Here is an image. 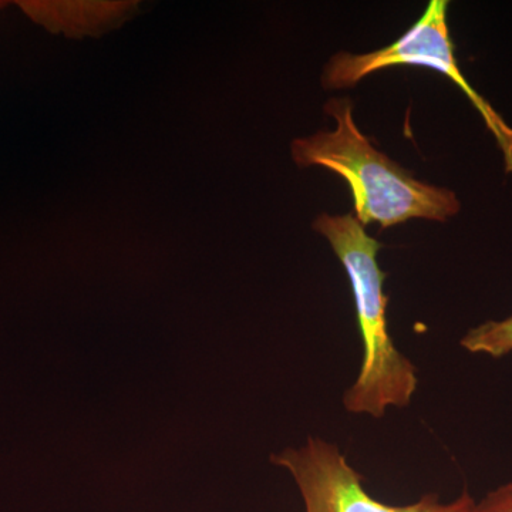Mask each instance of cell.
I'll use <instances>...</instances> for the list:
<instances>
[{"label":"cell","instance_id":"obj_1","mask_svg":"<svg viewBox=\"0 0 512 512\" xmlns=\"http://www.w3.org/2000/svg\"><path fill=\"white\" fill-rule=\"evenodd\" d=\"M313 228L328 239L348 274L363 345L362 366L343 394L349 413L382 419L387 409H404L419 386L416 366L394 345L387 322V274L377 261L382 244L370 237L353 214H320Z\"/></svg>","mask_w":512,"mask_h":512},{"label":"cell","instance_id":"obj_2","mask_svg":"<svg viewBox=\"0 0 512 512\" xmlns=\"http://www.w3.org/2000/svg\"><path fill=\"white\" fill-rule=\"evenodd\" d=\"M326 113L336 121L333 131H318L292 143V158L299 167H323L348 183L360 224L380 227L421 218L446 222L461 210L457 194L416 180L384 156L363 136L353 119L348 99H330Z\"/></svg>","mask_w":512,"mask_h":512},{"label":"cell","instance_id":"obj_3","mask_svg":"<svg viewBox=\"0 0 512 512\" xmlns=\"http://www.w3.org/2000/svg\"><path fill=\"white\" fill-rule=\"evenodd\" d=\"M447 10L446 0H431L420 19L392 45L365 55L336 53L323 70V86L330 90L346 89L356 86L369 74L394 66L437 70L456 84L480 113L503 153L505 171L512 173V127L473 89L461 72L448 30Z\"/></svg>","mask_w":512,"mask_h":512},{"label":"cell","instance_id":"obj_4","mask_svg":"<svg viewBox=\"0 0 512 512\" xmlns=\"http://www.w3.org/2000/svg\"><path fill=\"white\" fill-rule=\"evenodd\" d=\"M271 461L291 473L305 512H470L476 504L468 490L450 503H441L437 494H426L413 504H384L367 493L362 474L350 466L340 448L320 437L272 454Z\"/></svg>","mask_w":512,"mask_h":512},{"label":"cell","instance_id":"obj_5","mask_svg":"<svg viewBox=\"0 0 512 512\" xmlns=\"http://www.w3.org/2000/svg\"><path fill=\"white\" fill-rule=\"evenodd\" d=\"M461 348L474 355L500 359L512 353V315L503 320H488L468 330L460 340Z\"/></svg>","mask_w":512,"mask_h":512},{"label":"cell","instance_id":"obj_6","mask_svg":"<svg viewBox=\"0 0 512 512\" xmlns=\"http://www.w3.org/2000/svg\"><path fill=\"white\" fill-rule=\"evenodd\" d=\"M470 512H512V483L490 491L483 500L476 501Z\"/></svg>","mask_w":512,"mask_h":512},{"label":"cell","instance_id":"obj_7","mask_svg":"<svg viewBox=\"0 0 512 512\" xmlns=\"http://www.w3.org/2000/svg\"><path fill=\"white\" fill-rule=\"evenodd\" d=\"M0 6H3V3H0Z\"/></svg>","mask_w":512,"mask_h":512}]
</instances>
